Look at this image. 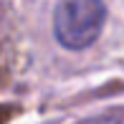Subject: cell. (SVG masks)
<instances>
[{
    "label": "cell",
    "instance_id": "obj_2",
    "mask_svg": "<svg viewBox=\"0 0 124 124\" xmlns=\"http://www.w3.org/2000/svg\"><path fill=\"white\" fill-rule=\"evenodd\" d=\"M76 124H124L122 114H104V116H94V119H84Z\"/></svg>",
    "mask_w": 124,
    "mask_h": 124
},
{
    "label": "cell",
    "instance_id": "obj_1",
    "mask_svg": "<svg viewBox=\"0 0 124 124\" xmlns=\"http://www.w3.org/2000/svg\"><path fill=\"white\" fill-rule=\"evenodd\" d=\"M106 8L101 0H61L53 13V36L69 51L89 48L101 36Z\"/></svg>",
    "mask_w": 124,
    "mask_h": 124
}]
</instances>
